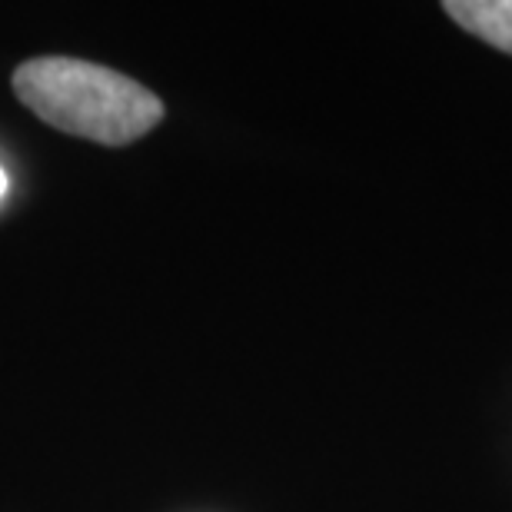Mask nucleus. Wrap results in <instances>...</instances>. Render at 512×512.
<instances>
[{"label": "nucleus", "instance_id": "nucleus-3", "mask_svg": "<svg viewBox=\"0 0 512 512\" xmlns=\"http://www.w3.org/2000/svg\"><path fill=\"white\" fill-rule=\"evenodd\" d=\"M4 190H7V177H4V170H0V197H4Z\"/></svg>", "mask_w": 512, "mask_h": 512}, {"label": "nucleus", "instance_id": "nucleus-2", "mask_svg": "<svg viewBox=\"0 0 512 512\" xmlns=\"http://www.w3.org/2000/svg\"><path fill=\"white\" fill-rule=\"evenodd\" d=\"M443 10L489 47L512 54V0H446Z\"/></svg>", "mask_w": 512, "mask_h": 512}, {"label": "nucleus", "instance_id": "nucleus-1", "mask_svg": "<svg viewBox=\"0 0 512 512\" xmlns=\"http://www.w3.org/2000/svg\"><path fill=\"white\" fill-rule=\"evenodd\" d=\"M10 87L47 127L104 147H127L163 120V100L153 90L77 57L24 60Z\"/></svg>", "mask_w": 512, "mask_h": 512}]
</instances>
